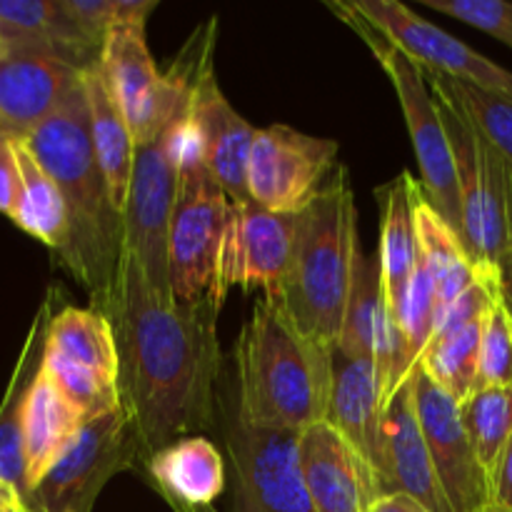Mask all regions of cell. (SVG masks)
<instances>
[{
	"label": "cell",
	"mask_w": 512,
	"mask_h": 512,
	"mask_svg": "<svg viewBox=\"0 0 512 512\" xmlns=\"http://www.w3.org/2000/svg\"><path fill=\"white\" fill-rule=\"evenodd\" d=\"M90 308L110 320L118 348L120 405L143 453V468L175 440L218 418L223 358L218 305H185L155 293L123 253L115 283Z\"/></svg>",
	"instance_id": "obj_1"
},
{
	"label": "cell",
	"mask_w": 512,
	"mask_h": 512,
	"mask_svg": "<svg viewBox=\"0 0 512 512\" xmlns=\"http://www.w3.org/2000/svg\"><path fill=\"white\" fill-rule=\"evenodd\" d=\"M23 143L65 200L68 243L58 253L60 263L88 290L90 303H95L115 283L123 260L125 225L95 158L85 85Z\"/></svg>",
	"instance_id": "obj_2"
},
{
	"label": "cell",
	"mask_w": 512,
	"mask_h": 512,
	"mask_svg": "<svg viewBox=\"0 0 512 512\" xmlns=\"http://www.w3.org/2000/svg\"><path fill=\"white\" fill-rule=\"evenodd\" d=\"M233 370L228 390L245 423L273 430L325 423L333 348L308 338L275 300L253 305L235 340Z\"/></svg>",
	"instance_id": "obj_3"
},
{
	"label": "cell",
	"mask_w": 512,
	"mask_h": 512,
	"mask_svg": "<svg viewBox=\"0 0 512 512\" xmlns=\"http://www.w3.org/2000/svg\"><path fill=\"white\" fill-rule=\"evenodd\" d=\"M358 208L348 168L338 165L318 198L298 213L293 263L270 298L308 338L335 350L360 255Z\"/></svg>",
	"instance_id": "obj_4"
},
{
	"label": "cell",
	"mask_w": 512,
	"mask_h": 512,
	"mask_svg": "<svg viewBox=\"0 0 512 512\" xmlns=\"http://www.w3.org/2000/svg\"><path fill=\"white\" fill-rule=\"evenodd\" d=\"M168 150L178 168L168 248L170 290L178 303L223 308L220 268L230 200L205 165L203 138L195 125L175 130L168 138Z\"/></svg>",
	"instance_id": "obj_5"
},
{
	"label": "cell",
	"mask_w": 512,
	"mask_h": 512,
	"mask_svg": "<svg viewBox=\"0 0 512 512\" xmlns=\"http://www.w3.org/2000/svg\"><path fill=\"white\" fill-rule=\"evenodd\" d=\"M438 103L440 120L453 150L455 178L463 210V245L480 273H495L508 245V208L512 198V163L475 128L438 73L423 70Z\"/></svg>",
	"instance_id": "obj_6"
},
{
	"label": "cell",
	"mask_w": 512,
	"mask_h": 512,
	"mask_svg": "<svg viewBox=\"0 0 512 512\" xmlns=\"http://www.w3.org/2000/svg\"><path fill=\"white\" fill-rule=\"evenodd\" d=\"M328 8L343 18L360 38L365 40L378 63L388 73L395 93H398L400 108H403L405 125H408L410 140H413L415 158H418L420 175H423V193L433 203V208L448 220L455 233L463 240V210H460V190L455 178L453 150H450L448 133L440 120L438 103L425 80L423 68L408 58L403 50L395 48L380 30H375L358 10L343 0H330Z\"/></svg>",
	"instance_id": "obj_7"
},
{
	"label": "cell",
	"mask_w": 512,
	"mask_h": 512,
	"mask_svg": "<svg viewBox=\"0 0 512 512\" xmlns=\"http://www.w3.org/2000/svg\"><path fill=\"white\" fill-rule=\"evenodd\" d=\"M218 413L235 475V512H315L300 463L303 430L255 428L220 378Z\"/></svg>",
	"instance_id": "obj_8"
},
{
	"label": "cell",
	"mask_w": 512,
	"mask_h": 512,
	"mask_svg": "<svg viewBox=\"0 0 512 512\" xmlns=\"http://www.w3.org/2000/svg\"><path fill=\"white\" fill-rule=\"evenodd\" d=\"M143 465V453L123 405L85 420L68 448L30 490L28 505L40 512H93L105 485Z\"/></svg>",
	"instance_id": "obj_9"
},
{
	"label": "cell",
	"mask_w": 512,
	"mask_h": 512,
	"mask_svg": "<svg viewBox=\"0 0 512 512\" xmlns=\"http://www.w3.org/2000/svg\"><path fill=\"white\" fill-rule=\"evenodd\" d=\"M98 68L135 145L155 140L173 120L188 113L198 90L160 73L145 43V25H115L103 40Z\"/></svg>",
	"instance_id": "obj_10"
},
{
	"label": "cell",
	"mask_w": 512,
	"mask_h": 512,
	"mask_svg": "<svg viewBox=\"0 0 512 512\" xmlns=\"http://www.w3.org/2000/svg\"><path fill=\"white\" fill-rule=\"evenodd\" d=\"M178 168L168 150L165 130L145 145H135L133 175L123 208L125 240L128 253L143 270L150 288L160 295H170V218H173Z\"/></svg>",
	"instance_id": "obj_11"
},
{
	"label": "cell",
	"mask_w": 512,
	"mask_h": 512,
	"mask_svg": "<svg viewBox=\"0 0 512 512\" xmlns=\"http://www.w3.org/2000/svg\"><path fill=\"white\" fill-rule=\"evenodd\" d=\"M338 153L333 138H315L280 123L260 128L250 153V198L273 213L298 215L318 198Z\"/></svg>",
	"instance_id": "obj_12"
},
{
	"label": "cell",
	"mask_w": 512,
	"mask_h": 512,
	"mask_svg": "<svg viewBox=\"0 0 512 512\" xmlns=\"http://www.w3.org/2000/svg\"><path fill=\"white\" fill-rule=\"evenodd\" d=\"M415 413L428 443L440 488L453 512L493 510L488 470L480 465L468 430H465L460 403L450 398L440 385L430 380L420 365L410 373Z\"/></svg>",
	"instance_id": "obj_13"
},
{
	"label": "cell",
	"mask_w": 512,
	"mask_h": 512,
	"mask_svg": "<svg viewBox=\"0 0 512 512\" xmlns=\"http://www.w3.org/2000/svg\"><path fill=\"white\" fill-rule=\"evenodd\" d=\"M350 5L423 70L465 80L490 93L512 98L510 70L500 68L498 63L480 55L463 40L445 33L430 20L420 18L408 5L398 0H353Z\"/></svg>",
	"instance_id": "obj_14"
},
{
	"label": "cell",
	"mask_w": 512,
	"mask_h": 512,
	"mask_svg": "<svg viewBox=\"0 0 512 512\" xmlns=\"http://www.w3.org/2000/svg\"><path fill=\"white\" fill-rule=\"evenodd\" d=\"M298 215L273 213L255 200L230 203V223L225 235L220 285L228 295L240 285L263 290V298H278L293 263Z\"/></svg>",
	"instance_id": "obj_15"
},
{
	"label": "cell",
	"mask_w": 512,
	"mask_h": 512,
	"mask_svg": "<svg viewBox=\"0 0 512 512\" xmlns=\"http://www.w3.org/2000/svg\"><path fill=\"white\" fill-rule=\"evenodd\" d=\"M83 68L38 45L0 55V135L25 140L83 85Z\"/></svg>",
	"instance_id": "obj_16"
},
{
	"label": "cell",
	"mask_w": 512,
	"mask_h": 512,
	"mask_svg": "<svg viewBox=\"0 0 512 512\" xmlns=\"http://www.w3.org/2000/svg\"><path fill=\"white\" fill-rule=\"evenodd\" d=\"M300 463L315 512H370L383 498L373 465L328 423L300 433Z\"/></svg>",
	"instance_id": "obj_17"
},
{
	"label": "cell",
	"mask_w": 512,
	"mask_h": 512,
	"mask_svg": "<svg viewBox=\"0 0 512 512\" xmlns=\"http://www.w3.org/2000/svg\"><path fill=\"white\" fill-rule=\"evenodd\" d=\"M383 495L403 493L430 512H453L440 488L428 443L415 413L413 383L403 385L385 408L383 423Z\"/></svg>",
	"instance_id": "obj_18"
},
{
	"label": "cell",
	"mask_w": 512,
	"mask_h": 512,
	"mask_svg": "<svg viewBox=\"0 0 512 512\" xmlns=\"http://www.w3.org/2000/svg\"><path fill=\"white\" fill-rule=\"evenodd\" d=\"M195 125L200 130L205 150V165L225 190L230 203H248V168L253 140L258 130L228 103L215 73L200 80L190 105Z\"/></svg>",
	"instance_id": "obj_19"
},
{
	"label": "cell",
	"mask_w": 512,
	"mask_h": 512,
	"mask_svg": "<svg viewBox=\"0 0 512 512\" xmlns=\"http://www.w3.org/2000/svg\"><path fill=\"white\" fill-rule=\"evenodd\" d=\"M325 423L333 425L370 465L383 475L385 398L378 370L370 360L333 350V388Z\"/></svg>",
	"instance_id": "obj_20"
},
{
	"label": "cell",
	"mask_w": 512,
	"mask_h": 512,
	"mask_svg": "<svg viewBox=\"0 0 512 512\" xmlns=\"http://www.w3.org/2000/svg\"><path fill=\"white\" fill-rule=\"evenodd\" d=\"M155 490L168 505L213 508L225 488V463L205 435L175 440L145 465Z\"/></svg>",
	"instance_id": "obj_21"
},
{
	"label": "cell",
	"mask_w": 512,
	"mask_h": 512,
	"mask_svg": "<svg viewBox=\"0 0 512 512\" xmlns=\"http://www.w3.org/2000/svg\"><path fill=\"white\" fill-rule=\"evenodd\" d=\"M85 415L65 398L40 365L23 405V448L28 495L50 465L63 455L70 440L83 428Z\"/></svg>",
	"instance_id": "obj_22"
},
{
	"label": "cell",
	"mask_w": 512,
	"mask_h": 512,
	"mask_svg": "<svg viewBox=\"0 0 512 512\" xmlns=\"http://www.w3.org/2000/svg\"><path fill=\"white\" fill-rule=\"evenodd\" d=\"M420 193H423V185H418V180L408 170H403L398 178L378 190L380 210H383L378 255L390 313L403 298L405 285L420 260L418 218H415Z\"/></svg>",
	"instance_id": "obj_23"
},
{
	"label": "cell",
	"mask_w": 512,
	"mask_h": 512,
	"mask_svg": "<svg viewBox=\"0 0 512 512\" xmlns=\"http://www.w3.org/2000/svg\"><path fill=\"white\" fill-rule=\"evenodd\" d=\"M53 295L45 298L35 315L23 350L15 363L13 378L0 403V483L10 485L28 500V475H25V448H23V405L45 355V338L53 318Z\"/></svg>",
	"instance_id": "obj_24"
},
{
	"label": "cell",
	"mask_w": 512,
	"mask_h": 512,
	"mask_svg": "<svg viewBox=\"0 0 512 512\" xmlns=\"http://www.w3.org/2000/svg\"><path fill=\"white\" fill-rule=\"evenodd\" d=\"M83 85L90 105V138H93L95 158H98L100 170H103L105 180H108L115 208L123 213L130 188V175H133V133H130L128 123H125L115 100L110 98L98 63L85 70Z\"/></svg>",
	"instance_id": "obj_25"
},
{
	"label": "cell",
	"mask_w": 512,
	"mask_h": 512,
	"mask_svg": "<svg viewBox=\"0 0 512 512\" xmlns=\"http://www.w3.org/2000/svg\"><path fill=\"white\" fill-rule=\"evenodd\" d=\"M418 250L420 260L433 275L435 293H438V315L453 305L468 288L480 280V270L470 260L463 240L453 225L433 208L425 193H420L418 208Z\"/></svg>",
	"instance_id": "obj_26"
},
{
	"label": "cell",
	"mask_w": 512,
	"mask_h": 512,
	"mask_svg": "<svg viewBox=\"0 0 512 512\" xmlns=\"http://www.w3.org/2000/svg\"><path fill=\"white\" fill-rule=\"evenodd\" d=\"M13 143L20 168V193L10 220L43 245L53 248L55 253H60L68 243V210H65L63 195L53 178L45 173L43 165L30 153L28 145L23 140H13Z\"/></svg>",
	"instance_id": "obj_27"
},
{
	"label": "cell",
	"mask_w": 512,
	"mask_h": 512,
	"mask_svg": "<svg viewBox=\"0 0 512 512\" xmlns=\"http://www.w3.org/2000/svg\"><path fill=\"white\" fill-rule=\"evenodd\" d=\"M45 348L73 363L85 365L110 380H118V348L110 320L95 308L65 305L55 310L48 325Z\"/></svg>",
	"instance_id": "obj_28"
},
{
	"label": "cell",
	"mask_w": 512,
	"mask_h": 512,
	"mask_svg": "<svg viewBox=\"0 0 512 512\" xmlns=\"http://www.w3.org/2000/svg\"><path fill=\"white\" fill-rule=\"evenodd\" d=\"M483 328L485 318H480L470 323L468 328L460 330V333L430 340L428 348L418 360V365L430 375V380L440 385L458 403H465L478 390V360Z\"/></svg>",
	"instance_id": "obj_29"
},
{
	"label": "cell",
	"mask_w": 512,
	"mask_h": 512,
	"mask_svg": "<svg viewBox=\"0 0 512 512\" xmlns=\"http://www.w3.org/2000/svg\"><path fill=\"white\" fill-rule=\"evenodd\" d=\"M465 430H468L480 465L493 475L505 445L512 438V385L478 388L460 403Z\"/></svg>",
	"instance_id": "obj_30"
},
{
	"label": "cell",
	"mask_w": 512,
	"mask_h": 512,
	"mask_svg": "<svg viewBox=\"0 0 512 512\" xmlns=\"http://www.w3.org/2000/svg\"><path fill=\"white\" fill-rule=\"evenodd\" d=\"M43 370L58 385L60 393L85 415V420L110 413L120 405L118 380L105 378V375L73 363V360L63 358L48 348L43 355Z\"/></svg>",
	"instance_id": "obj_31"
},
{
	"label": "cell",
	"mask_w": 512,
	"mask_h": 512,
	"mask_svg": "<svg viewBox=\"0 0 512 512\" xmlns=\"http://www.w3.org/2000/svg\"><path fill=\"white\" fill-rule=\"evenodd\" d=\"M440 80L453 93V98L458 100L465 115L473 120L475 128L495 145V150L508 163H512V98L490 93V90L478 88V85L465 83V80L448 78V75H440Z\"/></svg>",
	"instance_id": "obj_32"
},
{
	"label": "cell",
	"mask_w": 512,
	"mask_h": 512,
	"mask_svg": "<svg viewBox=\"0 0 512 512\" xmlns=\"http://www.w3.org/2000/svg\"><path fill=\"white\" fill-rule=\"evenodd\" d=\"M393 318L408 340L410 355L418 363L420 355L428 348L430 338H433L435 320H438V293H435L433 275L428 273L423 260H418V265H415L413 275L405 285L403 298L395 305Z\"/></svg>",
	"instance_id": "obj_33"
},
{
	"label": "cell",
	"mask_w": 512,
	"mask_h": 512,
	"mask_svg": "<svg viewBox=\"0 0 512 512\" xmlns=\"http://www.w3.org/2000/svg\"><path fill=\"white\" fill-rule=\"evenodd\" d=\"M503 385H512V318L495 290L480 340L478 388H503Z\"/></svg>",
	"instance_id": "obj_34"
},
{
	"label": "cell",
	"mask_w": 512,
	"mask_h": 512,
	"mask_svg": "<svg viewBox=\"0 0 512 512\" xmlns=\"http://www.w3.org/2000/svg\"><path fill=\"white\" fill-rule=\"evenodd\" d=\"M423 3L493 35L512 50V3L505 0H423Z\"/></svg>",
	"instance_id": "obj_35"
},
{
	"label": "cell",
	"mask_w": 512,
	"mask_h": 512,
	"mask_svg": "<svg viewBox=\"0 0 512 512\" xmlns=\"http://www.w3.org/2000/svg\"><path fill=\"white\" fill-rule=\"evenodd\" d=\"M20 193V168L15 143L0 135V213L13 218Z\"/></svg>",
	"instance_id": "obj_36"
},
{
	"label": "cell",
	"mask_w": 512,
	"mask_h": 512,
	"mask_svg": "<svg viewBox=\"0 0 512 512\" xmlns=\"http://www.w3.org/2000/svg\"><path fill=\"white\" fill-rule=\"evenodd\" d=\"M490 490H493V510L512 512V438L490 475Z\"/></svg>",
	"instance_id": "obj_37"
},
{
	"label": "cell",
	"mask_w": 512,
	"mask_h": 512,
	"mask_svg": "<svg viewBox=\"0 0 512 512\" xmlns=\"http://www.w3.org/2000/svg\"><path fill=\"white\" fill-rule=\"evenodd\" d=\"M495 288H498V298L512 315V198L508 208V245L500 253L498 265H495Z\"/></svg>",
	"instance_id": "obj_38"
},
{
	"label": "cell",
	"mask_w": 512,
	"mask_h": 512,
	"mask_svg": "<svg viewBox=\"0 0 512 512\" xmlns=\"http://www.w3.org/2000/svg\"><path fill=\"white\" fill-rule=\"evenodd\" d=\"M370 512H430V510L425 508V505H420L418 500L410 498V495L390 493L375 500Z\"/></svg>",
	"instance_id": "obj_39"
},
{
	"label": "cell",
	"mask_w": 512,
	"mask_h": 512,
	"mask_svg": "<svg viewBox=\"0 0 512 512\" xmlns=\"http://www.w3.org/2000/svg\"><path fill=\"white\" fill-rule=\"evenodd\" d=\"M0 512H33V510H30L28 500H25L18 490L10 488L8 493L3 495V500H0Z\"/></svg>",
	"instance_id": "obj_40"
},
{
	"label": "cell",
	"mask_w": 512,
	"mask_h": 512,
	"mask_svg": "<svg viewBox=\"0 0 512 512\" xmlns=\"http://www.w3.org/2000/svg\"><path fill=\"white\" fill-rule=\"evenodd\" d=\"M173 512H215L213 508H183V505H170Z\"/></svg>",
	"instance_id": "obj_41"
},
{
	"label": "cell",
	"mask_w": 512,
	"mask_h": 512,
	"mask_svg": "<svg viewBox=\"0 0 512 512\" xmlns=\"http://www.w3.org/2000/svg\"><path fill=\"white\" fill-rule=\"evenodd\" d=\"M8 490H10V485H3V483H0V500H3V495L8 493ZM13 490H15V488H13Z\"/></svg>",
	"instance_id": "obj_42"
},
{
	"label": "cell",
	"mask_w": 512,
	"mask_h": 512,
	"mask_svg": "<svg viewBox=\"0 0 512 512\" xmlns=\"http://www.w3.org/2000/svg\"><path fill=\"white\" fill-rule=\"evenodd\" d=\"M0 55H3V43H0Z\"/></svg>",
	"instance_id": "obj_43"
},
{
	"label": "cell",
	"mask_w": 512,
	"mask_h": 512,
	"mask_svg": "<svg viewBox=\"0 0 512 512\" xmlns=\"http://www.w3.org/2000/svg\"><path fill=\"white\" fill-rule=\"evenodd\" d=\"M488 512H500V510H488Z\"/></svg>",
	"instance_id": "obj_44"
},
{
	"label": "cell",
	"mask_w": 512,
	"mask_h": 512,
	"mask_svg": "<svg viewBox=\"0 0 512 512\" xmlns=\"http://www.w3.org/2000/svg\"><path fill=\"white\" fill-rule=\"evenodd\" d=\"M30 510H33V508H30ZM33 512H40V510H33Z\"/></svg>",
	"instance_id": "obj_45"
},
{
	"label": "cell",
	"mask_w": 512,
	"mask_h": 512,
	"mask_svg": "<svg viewBox=\"0 0 512 512\" xmlns=\"http://www.w3.org/2000/svg\"><path fill=\"white\" fill-rule=\"evenodd\" d=\"M510 318H512V315H510Z\"/></svg>",
	"instance_id": "obj_46"
}]
</instances>
